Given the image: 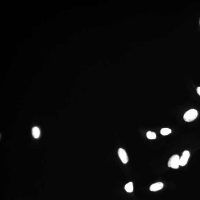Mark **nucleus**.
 <instances>
[{
  "instance_id": "1",
  "label": "nucleus",
  "mask_w": 200,
  "mask_h": 200,
  "mask_svg": "<svg viewBox=\"0 0 200 200\" xmlns=\"http://www.w3.org/2000/svg\"><path fill=\"white\" fill-rule=\"evenodd\" d=\"M198 112L195 109H191L186 112L183 116L184 120L186 122L192 121L197 117Z\"/></svg>"
},
{
  "instance_id": "2",
  "label": "nucleus",
  "mask_w": 200,
  "mask_h": 200,
  "mask_svg": "<svg viewBox=\"0 0 200 200\" xmlns=\"http://www.w3.org/2000/svg\"><path fill=\"white\" fill-rule=\"evenodd\" d=\"M180 157L178 155H173L170 158L168 162V166L173 169H178L180 166Z\"/></svg>"
},
{
  "instance_id": "3",
  "label": "nucleus",
  "mask_w": 200,
  "mask_h": 200,
  "mask_svg": "<svg viewBox=\"0 0 200 200\" xmlns=\"http://www.w3.org/2000/svg\"><path fill=\"white\" fill-rule=\"evenodd\" d=\"M118 154L119 158L124 164H127L128 162L129 159L126 151L123 149L119 148L118 151Z\"/></svg>"
},
{
  "instance_id": "4",
  "label": "nucleus",
  "mask_w": 200,
  "mask_h": 200,
  "mask_svg": "<svg viewBox=\"0 0 200 200\" xmlns=\"http://www.w3.org/2000/svg\"><path fill=\"white\" fill-rule=\"evenodd\" d=\"M190 153L188 150H185L182 154L181 157L180 158V166H183L187 164L189 157H190Z\"/></svg>"
},
{
  "instance_id": "5",
  "label": "nucleus",
  "mask_w": 200,
  "mask_h": 200,
  "mask_svg": "<svg viewBox=\"0 0 200 200\" xmlns=\"http://www.w3.org/2000/svg\"><path fill=\"white\" fill-rule=\"evenodd\" d=\"M163 187H164V184L162 182H157L150 186V190L152 192H156L161 190Z\"/></svg>"
},
{
  "instance_id": "6",
  "label": "nucleus",
  "mask_w": 200,
  "mask_h": 200,
  "mask_svg": "<svg viewBox=\"0 0 200 200\" xmlns=\"http://www.w3.org/2000/svg\"><path fill=\"white\" fill-rule=\"evenodd\" d=\"M32 136L35 138H39L40 135V129L37 127H34L32 129Z\"/></svg>"
},
{
  "instance_id": "7",
  "label": "nucleus",
  "mask_w": 200,
  "mask_h": 200,
  "mask_svg": "<svg viewBox=\"0 0 200 200\" xmlns=\"http://www.w3.org/2000/svg\"><path fill=\"white\" fill-rule=\"evenodd\" d=\"M124 189L128 192L131 193L133 191V185L131 182H130L129 183L126 184L124 187Z\"/></svg>"
},
{
  "instance_id": "8",
  "label": "nucleus",
  "mask_w": 200,
  "mask_h": 200,
  "mask_svg": "<svg viewBox=\"0 0 200 200\" xmlns=\"http://www.w3.org/2000/svg\"><path fill=\"white\" fill-rule=\"evenodd\" d=\"M171 129L168 128L162 129L161 131V134L164 136L167 135L171 133Z\"/></svg>"
},
{
  "instance_id": "9",
  "label": "nucleus",
  "mask_w": 200,
  "mask_h": 200,
  "mask_svg": "<svg viewBox=\"0 0 200 200\" xmlns=\"http://www.w3.org/2000/svg\"><path fill=\"white\" fill-rule=\"evenodd\" d=\"M147 137L149 139H154L156 138V135L155 133L152 132L151 131H148L146 133Z\"/></svg>"
},
{
  "instance_id": "10",
  "label": "nucleus",
  "mask_w": 200,
  "mask_h": 200,
  "mask_svg": "<svg viewBox=\"0 0 200 200\" xmlns=\"http://www.w3.org/2000/svg\"><path fill=\"white\" fill-rule=\"evenodd\" d=\"M197 92L198 94L200 96V87H198L197 89Z\"/></svg>"
},
{
  "instance_id": "11",
  "label": "nucleus",
  "mask_w": 200,
  "mask_h": 200,
  "mask_svg": "<svg viewBox=\"0 0 200 200\" xmlns=\"http://www.w3.org/2000/svg\"></svg>"
}]
</instances>
